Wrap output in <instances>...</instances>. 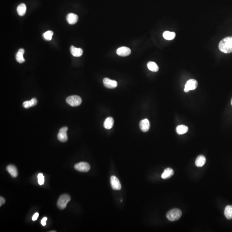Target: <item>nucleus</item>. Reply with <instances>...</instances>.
<instances>
[{
    "label": "nucleus",
    "mask_w": 232,
    "mask_h": 232,
    "mask_svg": "<svg viewBox=\"0 0 232 232\" xmlns=\"http://www.w3.org/2000/svg\"><path fill=\"white\" fill-rule=\"evenodd\" d=\"M219 49L220 51L225 53L232 52V37H227L223 38L219 44Z\"/></svg>",
    "instance_id": "1"
},
{
    "label": "nucleus",
    "mask_w": 232,
    "mask_h": 232,
    "mask_svg": "<svg viewBox=\"0 0 232 232\" xmlns=\"http://www.w3.org/2000/svg\"><path fill=\"white\" fill-rule=\"evenodd\" d=\"M182 216V212L178 208L170 210L166 214V218L171 221L178 220Z\"/></svg>",
    "instance_id": "2"
},
{
    "label": "nucleus",
    "mask_w": 232,
    "mask_h": 232,
    "mask_svg": "<svg viewBox=\"0 0 232 232\" xmlns=\"http://www.w3.org/2000/svg\"><path fill=\"white\" fill-rule=\"evenodd\" d=\"M71 201V197L68 194H63L61 195L58 200L57 206L60 210H63L66 208L67 204Z\"/></svg>",
    "instance_id": "3"
},
{
    "label": "nucleus",
    "mask_w": 232,
    "mask_h": 232,
    "mask_svg": "<svg viewBox=\"0 0 232 232\" xmlns=\"http://www.w3.org/2000/svg\"><path fill=\"white\" fill-rule=\"evenodd\" d=\"M66 102L69 105L72 107L79 106L82 102L81 98L77 95L69 96L66 99Z\"/></svg>",
    "instance_id": "4"
},
{
    "label": "nucleus",
    "mask_w": 232,
    "mask_h": 232,
    "mask_svg": "<svg viewBox=\"0 0 232 232\" xmlns=\"http://www.w3.org/2000/svg\"><path fill=\"white\" fill-rule=\"evenodd\" d=\"M198 86L197 81L194 79H190L188 80L185 85L184 91L185 92H188L190 90H195Z\"/></svg>",
    "instance_id": "5"
},
{
    "label": "nucleus",
    "mask_w": 232,
    "mask_h": 232,
    "mask_svg": "<svg viewBox=\"0 0 232 232\" xmlns=\"http://www.w3.org/2000/svg\"><path fill=\"white\" fill-rule=\"evenodd\" d=\"M74 169L79 172H87L90 169V166L87 163L80 162L75 164Z\"/></svg>",
    "instance_id": "6"
},
{
    "label": "nucleus",
    "mask_w": 232,
    "mask_h": 232,
    "mask_svg": "<svg viewBox=\"0 0 232 232\" xmlns=\"http://www.w3.org/2000/svg\"><path fill=\"white\" fill-rule=\"evenodd\" d=\"M68 129V127H64L60 130L57 136L58 139H59V141L62 142H64L67 141L68 136L67 135V131Z\"/></svg>",
    "instance_id": "7"
},
{
    "label": "nucleus",
    "mask_w": 232,
    "mask_h": 232,
    "mask_svg": "<svg viewBox=\"0 0 232 232\" xmlns=\"http://www.w3.org/2000/svg\"><path fill=\"white\" fill-rule=\"evenodd\" d=\"M104 85L105 87L108 89H114L117 86V83L115 80H112L108 78H105L103 79Z\"/></svg>",
    "instance_id": "8"
},
{
    "label": "nucleus",
    "mask_w": 232,
    "mask_h": 232,
    "mask_svg": "<svg viewBox=\"0 0 232 232\" xmlns=\"http://www.w3.org/2000/svg\"><path fill=\"white\" fill-rule=\"evenodd\" d=\"M111 187L114 190H120L121 185L118 179L115 176H112L111 178Z\"/></svg>",
    "instance_id": "9"
},
{
    "label": "nucleus",
    "mask_w": 232,
    "mask_h": 232,
    "mask_svg": "<svg viewBox=\"0 0 232 232\" xmlns=\"http://www.w3.org/2000/svg\"><path fill=\"white\" fill-rule=\"evenodd\" d=\"M131 53V49L129 48L125 47L119 48L117 50V54L121 57H127L130 55Z\"/></svg>",
    "instance_id": "10"
},
{
    "label": "nucleus",
    "mask_w": 232,
    "mask_h": 232,
    "mask_svg": "<svg viewBox=\"0 0 232 232\" xmlns=\"http://www.w3.org/2000/svg\"><path fill=\"white\" fill-rule=\"evenodd\" d=\"M140 129L143 132H147L149 130L150 124L149 121L147 119L142 120L140 121L139 123Z\"/></svg>",
    "instance_id": "11"
},
{
    "label": "nucleus",
    "mask_w": 232,
    "mask_h": 232,
    "mask_svg": "<svg viewBox=\"0 0 232 232\" xmlns=\"http://www.w3.org/2000/svg\"><path fill=\"white\" fill-rule=\"evenodd\" d=\"M67 21L68 23L71 25H74L77 22L78 20V17L75 14L73 13H70L69 14L67 15L66 17Z\"/></svg>",
    "instance_id": "12"
},
{
    "label": "nucleus",
    "mask_w": 232,
    "mask_h": 232,
    "mask_svg": "<svg viewBox=\"0 0 232 232\" xmlns=\"http://www.w3.org/2000/svg\"><path fill=\"white\" fill-rule=\"evenodd\" d=\"M70 51L72 55L74 57H81L83 53L82 49L77 48L73 46L71 47Z\"/></svg>",
    "instance_id": "13"
},
{
    "label": "nucleus",
    "mask_w": 232,
    "mask_h": 232,
    "mask_svg": "<svg viewBox=\"0 0 232 232\" xmlns=\"http://www.w3.org/2000/svg\"><path fill=\"white\" fill-rule=\"evenodd\" d=\"M6 170L13 178H16L18 175L17 169L15 166L13 165H10L6 167Z\"/></svg>",
    "instance_id": "14"
},
{
    "label": "nucleus",
    "mask_w": 232,
    "mask_h": 232,
    "mask_svg": "<svg viewBox=\"0 0 232 232\" xmlns=\"http://www.w3.org/2000/svg\"><path fill=\"white\" fill-rule=\"evenodd\" d=\"M24 53H25L24 49H20L16 54V59L19 63H22L25 62V59L23 57V54Z\"/></svg>",
    "instance_id": "15"
},
{
    "label": "nucleus",
    "mask_w": 232,
    "mask_h": 232,
    "mask_svg": "<svg viewBox=\"0 0 232 232\" xmlns=\"http://www.w3.org/2000/svg\"><path fill=\"white\" fill-rule=\"evenodd\" d=\"M174 171L171 168H166L165 169L164 171L161 175L162 178L164 179H168L170 178L174 175Z\"/></svg>",
    "instance_id": "16"
},
{
    "label": "nucleus",
    "mask_w": 232,
    "mask_h": 232,
    "mask_svg": "<svg viewBox=\"0 0 232 232\" xmlns=\"http://www.w3.org/2000/svg\"><path fill=\"white\" fill-rule=\"evenodd\" d=\"M206 162V158L203 155H200L197 157L195 161V165L197 167H201L203 166Z\"/></svg>",
    "instance_id": "17"
},
{
    "label": "nucleus",
    "mask_w": 232,
    "mask_h": 232,
    "mask_svg": "<svg viewBox=\"0 0 232 232\" xmlns=\"http://www.w3.org/2000/svg\"><path fill=\"white\" fill-rule=\"evenodd\" d=\"M114 120L113 118L109 117L106 119L104 123V127L106 129L110 130L111 129L114 125Z\"/></svg>",
    "instance_id": "18"
},
{
    "label": "nucleus",
    "mask_w": 232,
    "mask_h": 232,
    "mask_svg": "<svg viewBox=\"0 0 232 232\" xmlns=\"http://www.w3.org/2000/svg\"><path fill=\"white\" fill-rule=\"evenodd\" d=\"M17 11L19 16H24L26 11V4L22 3L19 5L17 8Z\"/></svg>",
    "instance_id": "19"
},
{
    "label": "nucleus",
    "mask_w": 232,
    "mask_h": 232,
    "mask_svg": "<svg viewBox=\"0 0 232 232\" xmlns=\"http://www.w3.org/2000/svg\"><path fill=\"white\" fill-rule=\"evenodd\" d=\"M37 104V100L35 98H33L30 101H27L24 102L23 106L25 108H29L31 107L36 105Z\"/></svg>",
    "instance_id": "20"
},
{
    "label": "nucleus",
    "mask_w": 232,
    "mask_h": 232,
    "mask_svg": "<svg viewBox=\"0 0 232 232\" xmlns=\"http://www.w3.org/2000/svg\"><path fill=\"white\" fill-rule=\"evenodd\" d=\"M188 131V128L185 125H181L178 126L176 128V132L178 134L183 135Z\"/></svg>",
    "instance_id": "21"
},
{
    "label": "nucleus",
    "mask_w": 232,
    "mask_h": 232,
    "mask_svg": "<svg viewBox=\"0 0 232 232\" xmlns=\"http://www.w3.org/2000/svg\"><path fill=\"white\" fill-rule=\"evenodd\" d=\"M224 216L228 220L232 219V206H227L224 210Z\"/></svg>",
    "instance_id": "22"
},
{
    "label": "nucleus",
    "mask_w": 232,
    "mask_h": 232,
    "mask_svg": "<svg viewBox=\"0 0 232 232\" xmlns=\"http://www.w3.org/2000/svg\"><path fill=\"white\" fill-rule=\"evenodd\" d=\"M176 34L174 32L165 31L164 32L163 37L165 40H172L175 37Z\"/></svg>",
    "instance_id": "23"
},
{
    "label": "nucleus",
    "mask_w": 232,
    "mask_h": 232,
    "mask_svg": "<svg viewBox=\"0 0 232 232\" xmlns=\"http://www.w3.org/2000/svg\"><path fill=\"white\" fill-rule=\"evenodd\" d=\"M148 69L150 71L153 72H157L158 71L159 67L157 64L153 62H149L147 64Z\"/></svg>",
    "instance_id": "24"
},
{
    "label": "nucleus",
    "mask_w": 232,
    "mask_h": 232,
    "mask_svg": "<svg viewBox=\"0 0 232 232\" xmlns=\"http://www.w3.org/2000/svg\"><path fill=\"white\" fill-rule=\"evenodd\" d=\"M53 35V32L52 31H48L43 34V37L46 41H50L52 40Z\"/></svg>",
    "instance_id": "25"
},
{
    "label": "nucleus",
    "mask_w": 232,
    "mask_h": 232,
    "mask_svg": "<svg viewBox=\"0 0 232 232\" xmlns=\"http://www.w3.org/2000/svg\"><path fill=\"white\" fill-rule=\"evenodd\" d=\"M37 178H38V184L40 185H44V176L43 175V174L42 173L38 174Z\"/></svg>",
    "instance_id": "26"
},
{
    "label": "nucleus",
    "mask_w": 232,
    "mask_h": 232,
    "mask_svg": "<svg viewBox=\"0 0 232 232\" xmlns=\"http://www.w3.org/2000/svg\"><path fill=\"white\" fill-rule=\"evenodd\" d=\"M47 218L46 217H44V218H43L42 221H41V223H42V225L43 226H45L46 224V221H47Z\"/></svg>",
    "instance_id": "27"
},
{
    "label": "nucleus",
    "mask_w": 232,
    "mask_h": 232,
    "mask_svg": "<svg viewBox=\"0 0 232 232\" xmlns=\"http://www.w3.org/2000/svg\"><path fill=\"white\" fill-rule=\"evenodd\" d=\"M5 203V200L3 198V197L1 196L0 197V206H1L3 205Z\"/></svg>",
    "instance_id": "28"
},
{
    "label": "nucleus",
    "mask_w": 232,
    "mask_h": 232,
    "mask_svg": "<svg viewBox=\"0 0 232 232\" xmlns=\"http://www.w3.org/2000/svg\"><path fill=\"white\" fill-rule=\"evenodd\" d=\"M38 216H39V214L38 213H36L32 217V220L33 221H35L38 218Z\"/></svg>",
    "instance_id": "29"
},
{
    "label": "nucleus",
    "mask_w": 232,
    "mask_h": 232,
    "mask_svg": "<svg viewBox=\"0 0 232 232\" xmlns=\"http://www.w3.org/2000/svg\"><path fill=\"white\" fill-rule=\"evenodd\" d=\"M231 105H232V100H231Z\"/></svg>",
    "instance_id": "30"
}]
</instances>
